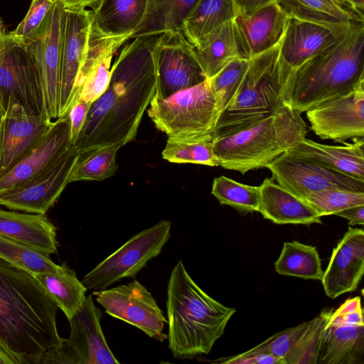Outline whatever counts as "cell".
<instances>
[{
    "label": "cell",
    "instance_id": "37",
    "mask_svg": "<svg viewBox=\"0 0 364 364\" xmlns=\"http://www.w3.org/2000/svg\"><path fill=\"white\" fill-rule=\"evenodd\" d=\"M333 311V309L323 310L308 321L305 330L283 359V364H317L324 328Z\"/></svg>",
    "mask_w": 364,
    "mask_h": 364
},
{
    "label": "cell",
    "instance_id": "10",
    "mask_svg": "<svg viewBox=\"0 0 364 364\" xmlns=\"http://www.w3.org/2000/svg\"><path fill=\"white\" fill-rule=\"evenodd\" d=\"M102 312L89 295L70 319V334L48 350L40 363L119 364L109 348L100 324ZM39 363V364H40Z\"/></svg>",
    "mask_w": 364,
    "mask_h": 364
},
{
    "label": "cell",
    "instance_id": "19",
    "mask_svg": "<svg viewBox=\"0 0 364 364\" xmlns=\"http://www.w3.org/2000/svg\"><path fill=\"white\" fill-rule=\"evenodd\" d=\"M364 273V231L349 227L333 248L321 282L331 299L355 291Z\"/></svg>",
    "mask_w": 364,
    "mask_h": 364
},
{
    "label": "cell",
    "instance_id": "15",
    "mask_svg": "<svg viewBox=\"0 0 364 364\" xmlns=\"http://www.w3.org/2000/svg\"><path fill=\"white\" fill-rule=\"evenodd\" d=\"M363 309L360 296L333 311L321 343L317 364H363Z\"/></svg>",
    "mask_w": 364,
    "mask_h": 364
},
{
    "label": "cell",
    "instance_id": "27",
    "mask_svg": "<svg viewBox=\"0 0 364 364\" xmlns=\"http://www.w3.org/2000/svg\"><path fill=\"white\" fill-rule=\"evenodd\" d=\"M0 235L26 243L48 255L57 252V230L45 214L0 208Z\"/></svg>",
    "mask_w": 364,
    "mask_h": 364
},
{
    "label": "cell",
    "instance_id": "42",
    "mask_svg": "<svg viewBox=\"0 0 364 364\" xmlns=\"http://www.w3.org/2000/svg\"><path fill=\"white\" fill-rule=\"evenodd\" d=\"M114 54L105 55L94 65L82 85L77 98L92 104L104 93L109 83L111 63Z\"/></svg>",
    "mask_w": 364,
    "mask_h": 364
},
{
    "label": "cell",
    "instance_id": "18",
    "mask_svg": "<svg viewBox=\"0 0 364 364\" xmlns=\"http://www.w3.org/2000/svg\"><path fill=\"white\" fill-rule=\"evenodd\" d=\"M65 7L55 0L45 33L25 43L35 57L41 73L46 116L58 118L60 46Z\"/></svg>",
    "mask_w": 364,
    "mask_h": 364
},
{
    "label": "cell",
    "instance_id": "38",
    "mask_svg": "<svg viewBox=\"0 0 364 364\" xmlns=\"http://www.w3.org/2000/svg\"><path fill=\"white\" fill-rule=\"evenodd\" d=\"M211 193L220 204L229 205L238 211L250 213L259 210V186L243 184L221 176L214 178Z\"/></svg>",
    "mask_w": 364,
    "mask_h": 364
},
{
    "label": "cell",
    "instance_id": "53",
    "mask_svg": "<svg viewBox=\"0 0 364 364\" xmlns=\"http://www.w3.org/2000/svg\"><path fill=\"white\" fill-rule=\"evenodd\" d=\"M3 117H0V143H1V128H2V119Z\"/></svg>",
    "mask_w": 364,
    "mask_h": 364
},
{
    "label": "cell",
    "instance_id": "40",
    "mask_svg": "<svg viewBox=\"0 0 364 364\" xmlns=\"http://www.w3.org/2000/svg\"><path fill=\"white\" fill-rule=\"evenodd\" d=\"M303 199L322 217L336 215L351 207L364 205V192L327 189L311 193Z\"/></svg>",
    "mask_w": 364,
    "mask_h": 364
},
{
    "label": "cell",
    "instance_id": "7",
    "mask_svg": "<svg viewBox=\"0 0 364 364\" xmlns=\"http://www.w3.org/2000/svg\"><path fill=\"white\" fill-rule=\"evenodd\" d=\"M147 113L168 137L213 134L220 115L208 79L166 98L154 95Z\"/></svg>",
    "mask_w": 364,
    "mask_h": 364
},
{
    "label": "cell",
    "instance_id": "12",
    "mask_svg": "<svg viewBox=\"0 0 364 364\" xmlns=\"http://www.w3.org/2000/svg\"><path fill=\"white\" fill-rule=\"evenodd\" d=\"M92 295L109 316L136 327L160 342L167 339V334L163 331L167 323L163 311L151 293L137 280L92 291Z\"/></svg>",
    "mask_w": 364,
    "mask_h": 364
},
{
    "label": "cell",
    "instance_id": "49",
    "mask_svg": "<svg viewBox=\"0 0 364 364\" xmlns=\"http://www.w3.org/2000/svg\"><path fill=\"white\" fill-rule=\"evenodd\" d=\"M65 9H86L97 0H60Z\"/></svg>",
    "mask_w": 364,
    "mask_h": 364
},
{
    "label": "cell",
    "instance_id": "21",
    "mask_svg": "<svg viewBox=\"0 0 364 364\" xmlns=\"http://www.w3.org/2000/svg\"><path fill=\"white\" fill-rule=\"evenodd\" d=\"M53 122L15 103L5 112L0 143V176L12 168L47 132Z\"/></svg>",
    "mask_w": 364,
    "mask_h": 364
},
{
    "label": "cell",
    "instance_id": "36",
    "mask_svg": "<svg viewBox=\"0 0 364 364\" xmlns=\"http://www.w3.org/2000/svg\"><path fill=\"white\" fill-rule=\"evenodd\" d=\"M49 256L26 243L0 235V259L32 275L58 269L59 264Z\"/></svg>",
    "mask_w": 364,
    "mask_h": 364
},
{
    "label": "cell",
    "instance_id": "2",
    "mask_svg": "<svg viewBox=\"0 0 364 364\" xmlns=\"http://www.w3.org/2000/svg\"><path fill=\"white\" fill-rule=\"evenodd\" d=\"M58 309L32 274L0 259V350L12 364H39L59 344Z\"/></svg>",
    "mask_w": 364,
    "mask_h": 364
},
{
    "label": "cell",
    "instance_id": "29",
    "mask_svg": "<svg viewBox=\"0 0 364 364\" xmlns=\"http://www.w3.org/2000/svg\"><path fill=\"white\" fill-rule=\"evenodd\" d=\"M194 48L207 79L215 75L232 60L245 58L233 20L203 37Z\"/></svg>",
    "mask_w": 364,
    "mask_h": 364
},
{
    "label": "cell",
    "instance_id": "48",
    "mask_svg": "<svg viewBox=\"0 0 364 364\" xmlns=\"http://www.w3.org/2000/svg\"><path fill=\"white\" fill-rule=\"evenodd\" d=\"M343 7L364 16V0H335Z\"/></svg>",
    "mask_w": 364,
    "mask_h": 364
},
{
    "label": "cell",
    "instance_id": "17",
    "mask_svg": "<svg viewBox=\"0 0 364 364\" xmlns=\"http://www.w3.org/2000/svg\"><path fill=\"white\" fill-rule=\"evenodd\" d=\"M91 14L86 9H65L60 46L58 117L68 114L75 102L77 77L85 58Z\"/></svg>",
    "mask_w": 364,
    "mask_h": 364
},
{
    "label": "cell",
    "instance_id": "47",
    "mask_svg": "<svg viewBox=\"0 0 364 364\" xmlns=\"http://www.w3.org/2000/svg\"><path fill=\"white\" fill-rule=\"evenodd\" d=\"M348 220L349 225H363L364 205H358L345 209L336 214Z\"/></svg>",
    "mask_w": 364,
    "mask_h": 364
},
{
    "label": "cell",
    "instance_id": "50",
    "mask_svg": "<svg viewBox=\"0 0 364 364\" xmlns=\"http://www.w3.org/2000/svg\"><path fill=\"white\" fill-rule=\"evenodd\" d=\"M0 364H12L11 360L0 350Z\"/></svg>",
    "mask_w": 364,
    "mask_h": 364
},
{
    "label": "cell",
    "instance_id": "33",
    "mask_svg": "<svg viewBox=\"0 0 364 364\" xmlns=\"http://www.w3.org/2000/svg\"><path fill=\"white\" fill-rule=\"evenodd\" d=\"M274 267L279 274L304 279L321 280L323 274L316 247L299 241L284 242Z\"/></svg>",
    "mask_w": 364,
    "mask_h": 364
},
{
    "label": "cell",
    "instance_id": "3",
    "mask_svg": "<svg viewBox=\"0 0 364 364\" xmlns=\"http://www.w3.org/2000/svg\"><path fill=\"white\" fill-rule=\"evenodd\" d=\"M235 311L205 293L178 260L167 284V339L173 358L209 354Z\"/></svg>",
    "mask_w": 364,
    "mask_h": 364
},
{
    "label": "cell",
    "instance_id": "31",
    "mask_svg": "<svg viewBox=\"0 0 364 364\" xmlns=\"http://www.w3.org/2000/svg\"><path fill=\"white\" fill-rule=\"evenodd\" d=\"M199 0H147L142 23L132 38L182 32L185 21Z\"/></svg>",
    "mask_w": 364,
    "mask_h": 364
},
{
    "label": "cell",
    "instance_id": "30",
    "mask_svg": "<svg viewBox=\"0 0 364 364\" xmlns=\"http://www.w3.org/2000/svg\"><path fill=\"white\" fill-rule=\"evenodd\" d=\"M33 276L68 320L81 308L87 298V289L65 262L60 264L55 271L37 273Z\"/></svg>",
    "mask_w": 364,
    "mask_h": 364
},
{
    "label": "cell",
    "instance_id": "34",
    "mask_svg": "<svg viewBox=\"0 0 364 364\" xmlns=\"http://www.w3.org/2000/svg\"><path fill=\"white\" fill-rule=\"evenodd\" d=\"M213 134L168 137L162 157L176 164H197L219 166L213 149Z\"/></svg>",
    "mask_w": 364,
    "mask_h": 364
},
{
    "label": "cell",
    "instance_id": "13",
    "mask_svg": "<svg viewBox=\"0 0 364 364\" xmlns=\"http://www.w3.org/2000/svg\"><path fill=\"white\" fill-rule=\"evenodd\" d=\"M157 85L155 96L166 98L207 80L193 46L182 32L157 36L155 46Z\"/></svg>",
    "mask_w": 364,
    "mask_h": 364
},
{
    "label": "cell",
    "instance_id": "20",
    "mask_svg": "<svg viewBox=\"0 0 364 364\" xmlns=\"http://www.w3.org/2000/svg\"><path fill=\"white\" fill-rule=\"evenodd\" d=\"M70 146L68 113L57 118L45 135L0 176V191L12 188L39 174L54 164Z\"/></svg>",
    "mask_w": 364,
    "mask_h": 364
},
{
    "label": "cell",
    "instance_id": "5",
    "mask_svg": "<svg viewBox=\"0 0 364 364\" xmlns=\"http://www.w3.org/2000/svg\"><path fill=\"white\" fill-rule=\"evenodd\" d=\"M295 70L279 46L249 59L243 79L218 119L214 138L230 134L277 112L287 104Z\"/></svg>",
    "mask_w": 364,
    "mask_h": 364
},
{
    "label": "cell",
    "instance_id": "23",
    "mask_svg": "<svg viewBox=\"0 0 364 364\" xmlns=\"http://www.w3.org/2000/svg\"><path fill=\"white\" fill-rule=\"evenodd\" d=\"M349 28L335 29L289 17L279 45L280 57L291 69L296 70L334 43Z\"/></svg>",
    "mask_w": 364,
    "mask_h": 364
},
{
    "label": "cell",
    "instance_id": "22",
    "mask_svg": "<svg viewBox=\"0 0 364 364\" xmlns=\"http://www.w3.org/2000/svg\"><path fill=\"white\" fill-rule=\"evenodd\" d=\"M288 18L275 1L249 16L237 15L233 23L243 57L250 59L279 46Z\"/></svg>",
    "mask_w": 364,
    "mask_h": 364
},
{
    "label": "cell",
    "instance_id": "43",
    "mask_svg": "<svg viewBox=\"0 0 364 364\" xmlns=\"http://www.w3.org/2000/svg\"><path fill=\"white\" fill-rule=\"evenodd\" d=\"M308 321L279 331L264 342L246 351L250 354H270L282 360L289 353L305 330Z\"/></svg>",
    "mask_w": 364,
    "mask_h": 364
},
{
    "label": "cell",
    "instance_id": "39",
    "mask_svg": "<svg viewBox=\"0 0 364 364\" xmlns=\"http://www.w3.org/2000/svg\"><path fill=\"white\" fill-rule=\"evenodd\" d=\"M249 66V59L232 60L209 80L220 114L237 90Z\"/></svg>",
    "mask_w": 364,
    "mask_h": 364
},
{
    "label": "cell",
    "instance_id": "51",
    "mask_svg": "<svg viewBox=\"0 0 364 364\" xmlns=\"http://www.w3.org/2000/svg\"><path fill=\"white\" fill-rule=\"evenodd\" d=\"M5 114V110L2 106L1 101L0 100V117H3Z\"/></svg>",
    "mask_w": 364,
    "mask_h": 364
},
{
    "label": "cell",
    "instance_id": "26",
    "mask_svg": "<svg viewBox=\"0 0 364 364\" xmlns=\"http://www.w3.org/2000/svg\"><path fill=\"white\" fill-rule=\"evenodd\" d=\"M343 146L326 145L304 138L287 151L364 181L363 138Z\"/></svg>",
    "mask_w": 364,
    "mask_h": 364
},
{
    "label": "cell",
    "instance_id": "54",
    "mask_svg": "<svg viewBox=\"0 0 364 364\" xmlns=\"http://www.w3.org/2000/svg\"></svg>",
    "mask_w": 364,
    "mask_h": 364
},
{
    "label": "cell",
    "instance_id": "32",
    "mask_svg": "<svg viewBox=\"0 0 364 364\" xmlns=\"http://www.w3.org/2000/svg\"><path fill=\"white\" fill-rule=\"evenodd\" d=\"M236 16L232 0H199L185 21L182 33L196 47L203 37Z\"/></svg>",
    "mask_w": 364,
    "mask_h": 364
},
{
    "label": "cell",
    "instance_id": "45",
    "mask_svg": "<svg viewBox=\"0 0 364 364\" xmlns=\"http://www.w3.org/2000/svg\"><path fill=\"white\" fill-rule=\"evenodd\" d=\"M228 364H282V360L270 354H250L247 352L215 361Z\"/></svg>",
    "mask_w": 364,
    "mask_h": 364
},
{
    "label": "cell",
    "instance_id": "44",
    "mask_svg": "<svg viewBox=\"0 0 364 364\" xmlns=\"http://www.w3.org/2000/svg\"><path fill=\"white\" fill-rule=\"evenodd\" d=\"M91 104L77 98L68 112L70 141L73 146L83 127Z\"/></svg>",
    "mask_w": 364,
    "mask_h": 364
},
{
    "label": "cell",
    "instance_id": "14",
    "mask_svg": "<svg viewBox=\"0 0 364 364\" xmlns=\"http://www.w3.org/2000/svg\"><path fill=\"white\" fill-rule=\"evenodd\" d=\"M272 179L301 198L327 189L364 192V181L286 151L267 166Z\"/></svg>",
    "mask_w": 364,
    "mask_h": 364
},
{
    "label": "cell",
    "instance_id": "16",
    "mask_svg": "<svg viewBox=\"0 0 364 364\" xmlns=\"http://www.w3.org/2000/svg\"><path fill=\"white\" fill-rule=\"evenodd\" d=\"M311 129L321 139L344 142L364 137V81L351 91L306 112Z\"/></svg>",
    "mask_w": 364,
    "mask_h": 364
},
{
    "label": "cell",
    "instance_id": "6",
    "mask_svg": "<svg viewBox=\"0 0 364 364\" xmlns=\"http://www.w3.org/2000/svg\"><path fill=\"white\" fill-rule=\"evenodd\" d=\"M301 113L285 104L277 112L235 133L215 137L219 166L245 174L266 168L307 134Z\"/></svg>",
    "mask_w": 364,
    "mask_h": 364
},
{
    "label": "cell",
    "instance_id": "8",
    "mask_svg": "<svg viewBox=\"0 0 364 364\" xmlns=\"http://www.w3.org/2000/svg\"><path fill=\"white\" fill-rule=\"evenodd\" d=\"M0 100L5 112L17 103L33 115L47 117L37 61L11 33L0 41Z\"/></svg>",
    "mask_w": 364,
    "mask_h": 364
},
{
    "label": "cell",
    "instance_id": "28",
    "mask_svg": "<svg viewBox=\"0 0 364 364\" xmlns=\"http://www.w3.org/2000/svg\"><path fill=\"white\" fill-rule=\"evenodd\" d=\"M289 16L335 29H347L362 16L339 4L335 0H276Z\"/></svg>",
    "mask_w": 364,
    "mask_h": 364
},
{
    "label": "cell",
    "instance_id": "35",
    "mask_svg": "<svg viewBox=\"0 0 364 364\" xmlns=\"http://www.w3.org/2000/svg\"><path fill=\"white\" fill-rule=\"evenodd\" d=\"M121 146L114 144L80 152L70 178L78 181H102L117 170V153Z\"/></svg>",
    "mask_w": 364,
    "mask_h": 364
},
{
    "label": "cell",
    "instance_id": "11",
    "mask_svg": "<svg viewBox=\"0 0 364 364\" xmlns=\"http://www.w3.org/2000/svg\"><path fill=\"white\" fill-rule=\"evenodd\" d=\"M80 152L70 147L51 166L32 178L0 191V205L11 210L46 214L58 200L70 178Z\"/></svg>",
    "mask_w": 364,
    "mask_h": 364
},
{
    "label": "cell",
    "instance_id": "9",
    "mask_svg": "<svg viewBox=\"0 0 364 364\" xmlns=\"http://www.w3.org/2000/svg\"><path fill=\"white\" fill-rule=\"evenodd\" d=\"M171 223L162 220L129 238L82 278L87 290L107 289L124 278L134 277L157 257L171 237Z\"/></svg>",
    "mask_w": 364,
    "mask_h": 364
},
{
    "label": "cell",
    "instance_id": "25",
    "mask_svg": "<svg viewBox=\"0 0 364 364\" xmlns=\"http://www.w3.org/2000/svg\"><path fill=\"white\" fill-rule=\"evenodd\" d=\"M147 0H97L90 8L91 27L103 36H129L142 23Z\"/></svg>",
    "mask_w": 364,
    "mask_h": 364
},
{
    "label": "cell",
    "instance_id": "41",
    "mask_svg": "<svg viewBox=\"0 0 364 364\" xmlns=\"http://www.w3.org/2000/svg\"><path fill=\"white\" fill-rule=\"evenodd\" d=\"M55 1V0H32L23 19L10 33L24 43L41 37L48 28Z\"/></svg>",
    "mask_w": 364,
    "mask_h": 364
},
{
    "label": "cell",
    "instance_id": "52",
    "mask_svg": "<svg viewBox=\"0 0 364 364\" xmlns=\"http://www.w3.org/2000/svg\"><path fill=\"white\" fill-rule=\"evenodd\" d=\"M4 34V31L3 30V26H2V22H1V20L0 18V41L3 36V35Z\"/></svg>",
    "mask_w": 364,
    "mask_h": 364
},
{
    "label": "cell",
    "instance_id": "4",
    "mask_svg": "<svg viewBox=\"0 0 364 364\" xmlns=\"http://www.w3.org/2000/svg\"><path fill=\"white\" fill-rule=\"evenodd\" d=\"M364 81V21L355 23L294 74L287 104L299 113L344 95Z\"/></svg>",
    "mask_w": 364,
    "mask_h": 364
},
{
    "label": "cell",
    "instance_id": "46",
    "mask_svg": "<svg viewBox=\"0 0 364 364\" xmlns=\"http://www.w3.org/2000/svg\"><path fill=\"white\" fill-rule=\"evenodd\" d=\"M276 0H232L237 15L247 16L259 8L274 2Z\"/></svg>",
    "mask_w": 364,
    "mask_h": 364
},
{
    "label": "cell",
    "instance_id": "24",
    "mask_svg": "<svg viewBox=\"0 0 364 364\" xmlns=\"http://www.w3.org/2000/svg\"><path fill=\"white\" fill-rule=\"evenodd\" d=\"M259 191L258 212L264 218L279 225L322 223L321 216L312 206L272 178L263 181Z\"/></svg>",
    "mask_w": 364,
    "mask_h": 364
},
{
    "label": "cell",
    "instance_id": "1",
    "mask_svg": "<svg viewBox=\"0 0 364 364\" xmlns=\"http://www.w3.org/2000/svg\"><path fill=\"white\" fill-rule=\"evenodd\" d=\"M157 36L135 38L122 49L111 66L107 88L91 104L73 145L80 152L134 139L156 92Z\"/></svg>",
    "mask_w": 364,
    "mask_h": 364
}]
</instances>
